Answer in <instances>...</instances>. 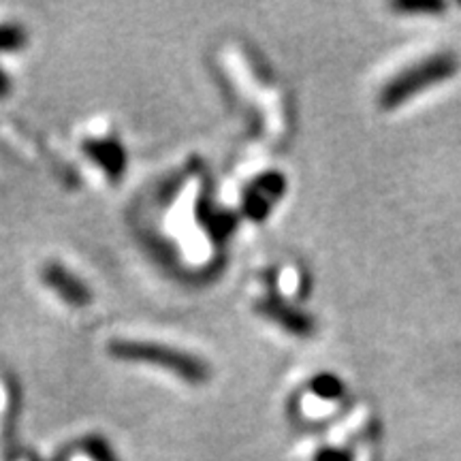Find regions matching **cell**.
I'll return each mask as SVG.
<instances>
[{
  "mask_svg": "<svg viewBox=\"0 0 461 461\" xmlns=\"http://www.w3.org/2000/svg\"><path fill=\"white\" fill-rule=\"evenodd\" d=\"M314 391L321 397H327V400H336V397L344 393V384L333 374H322L314 383Z\"/></svg>",
  "mask_w": 461,
  "mask_h": 461,
  "instance_id": "cell-3",
  "label": "cell"
},
{
  "mask_svg": "<svg viewBox=\"0 0 461 461\" xmlns=\"http://www.w3.org/2000/svg\"><path fill=\"white\" fill-rule=\"evenodd\" d=\"M459 71V58L453 51H438L423 60L406 67L395 77L383 86L378 95V105L383 109H397L412 96L434 88L436 84L448 82Z\"/></svg>",
  "mask_w": 461,
  "mask_h": 461,
  "instance_id": "cell-1",
  "label": "cell"
},
{
  "mask_svg": "<svg viewBox=\"0 0 461 461\" xmlns=\"http://www.w3.org/2000/svg\"><path fill=\"white\" fill-rule=\"evenodd\" d=\"M395 11H400V14H440V11H445V5L438 3V0H402V3H395L391 5Z\"/></svg>",
  "mask_w": 461,
  "mask_h": 461,
  "instance_id": "cell-2",
  "label": "cell"
}]
</instances>
